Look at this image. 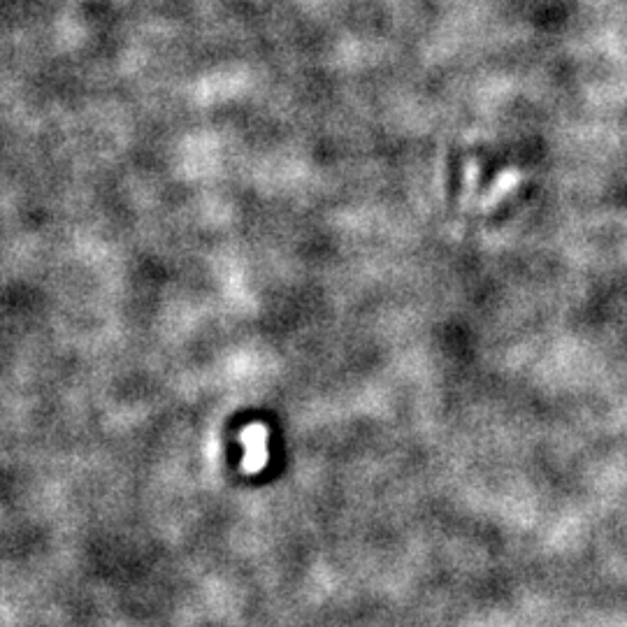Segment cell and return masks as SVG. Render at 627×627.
<instances>
[{
	"mask_svg": "<svg viewBox=\"0 0 627 627\" xmlns=\"http://www.w3.org/2000/svg\"><path fill=\"white\" fill-rule=\"evenodd\" d=\"M242 442H244V458L242 465L247 472H258L263 470L265 463H268V430L263 425H249L247 430L242 432Z\"/></svg>",
	"mask_w": 627,
	"mask_h": 627,
	"instance_id": "cell-1",
	"label": "cell"
}]
</instances>
